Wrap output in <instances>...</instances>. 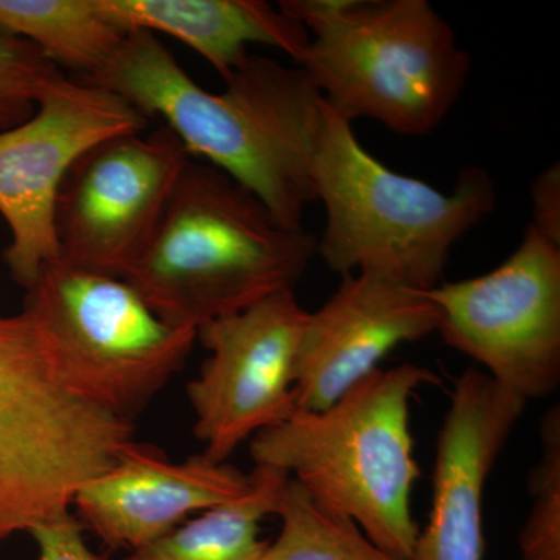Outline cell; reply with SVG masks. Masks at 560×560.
<instances>
[{"label": "cell", "instance_id": "obj_1", "mask_svg": "<svg viewBox=\"0 0 560 560\" xmlns=\"http://www.w3.org/2000/svg\"><path fill=\"white\" fill-rule=\"evenodd\" d=\"M224 81L221 94L202 90L154 33L130 31L86 83L120 95L145 119L162 117L190 156L205 158L301 230L316 201L307 101L275 61L257 55Z\"/></svg>", "mask_w": 560, "mask_h": 560}, {"label": "cell", "instance_id": "obj_2", "mask_svg": "<svg viewBox=\"0 0 560 560\" xmlns=\"http://www.w3.org/2000/svg\"><path fill=\"white\" fill-rule=\"evenodd\" d=\"M313 256L304 228L285 226L226 173L190 160L124 279L162 319L198 331L294 290Z\"/></svg>", "mask_w": 560, "mask_h": 560}, {"label": "cell", "instance_id": "obj_3", "mask_svg": "<svg viewBox=\"0 0 560 560\" xmlns=\"http://www.w3.org/2000/svg\"><path fill=\"white\" fill-rule=\"evenodd\" d=\"M441 385L429 368L377 370L323 411L300 410L250 440L254 466L289 474L319 506L355 523L378 548L411 560L419 526L411 493L420 469L412 397Z\"/></svg>", "mask_w": 560, "mask_h": 560}, {"label": "cell", "instance_id": "obj_4", "mask_svg": "<svg viewBox=\"0 0 560 560\" xmlns=\"http://www.w3.org/2000/svg\"><path fill=\"white\" fill-rule=\"evenodd\" d=\"M312 178L326 210L316 254L327 268L375 272L420 291L440 285L455 243L495 208L488 172L464 168L448 194L400 175L368 153L326 101Z\"/></svg>", "mask_w": 560, "mask_h": 560}, {"label": "cell", "instance_id": "obj_5", "mask_svg": "<svg viewBox=\"0 0 560 560\" xmlns=\"http://www.w3.org/2000/svg\"><path fill=\"white\" fill-rule=\"evenodd\" d=\"M279 9L311 36L300 68L350 124L429 135L469 79V54L427 0H282Z\"/></svg>", "mask_w": 560, "mask_h": 560}, {"label": "cell", "instance_id": "obj_6", "mask_svg": "<svg viewBox=\"0 0 560 560\" xmlns=\"http://www.w3.org/2000/svg\"><path fill=\"white\" fill-rule=\"evenodd\" d=\"M132 431L62 382L27 313L0 315V541L70 511Z\"/></svg>", "mask_w": 560, "mask_h": 560}, {"label": "cell", "instance_id": "obj_7", "mask_svg": "<svg viewBox=\"0 0 560 560\" xmlns=\"http://www.w3.org/2000/svg\"><path fill=\"white\" fill-rule=\"evenodd\" d=\"M55 371L84 399L132 422L184 366L197 331L161 318L131 283L61 259L25 289Z\"/></svg>", "mask_w": 560, "mask_h": 560}, {"label": "cell", "instance_id": "obj_8", "mask_svg": "<svg viewBox=\"0 0 560 560\" xmlns=\"http://www.w3.org/2000/svg\"><path fill=\"white\" fill-rule=\"evenodd\" d=\"M441 337L526 401L560 385V245L528 228L500 267L427 291Z\"/></svg>", "mask_w": 560, "mask_h": 560}, {"label": "cell", "instance_id": "obj_9", "mask_svg": "<svg viewBox=\"0 0 560 560\" xmlns=\"http://www.w3.org/2000/svg\"><path fill=\"white\" fill-rule=\"evenodd\" d=\"M147 119L120 95L62 77L22 124L0 131V215L11 241L3 253L21 287L60 259L55 205L66 173L103 140L135 135Z\"/></svg>", "mask_w": 560, "mask_h": 560}, {"label": "cell", "instance_id": "obj_10", "mask_svg": "<svg viewBox=\"0 0 560 560\" xmlns=\"http://www.w3.org/2000/svg\"><path fill=\"white\" fill-rule=\"evenodd\" d=\"M190 154L168 128L84 151L55 205L60 259L124 279L149 245Z\"/></svg>", "mask_w": 560, "mask_h": 560}, {"label": "cell", "instance_id": "obj_11", "mask_svg": "<svg viewBox=\"0 0 560 560\" xmlns=\"http://www.w3.org/2000/svg\"><path fill=\"white\" fill-rule=\"evenodd\" d=\"M307 316L290 290L198 329L210 355L187 397L206 458L226 463L243 442L296 411L294 364Z\"/></svg>", "mask_w": 560, "mask_h": 560}, {"label": "cell", "instance_id": "obj_12", "mask_svg": "<svg viewBox=\"0 0 560 560\" xmlns=\"http://www.w3.org/2000/svg\"><path fill=\"white\" fill-rule=\"evenodd\" d=\"M440 329V311L427 291L361 271L318 312H308L294 364L300 410L323 411L381 370V361L405 342Z\"/></svg>", "mask_w": 560, "mask_h": 560}, {"label": "cell", "instance_id": "obj_13", "mask_svg": "<svg viewBox=\"0 0 560 560\" xmlns=\"http://www.w3.org/2000/svg\"><path fill=\"white\" fill-rule=\"evenodd\" d=\"M526 401L470 368L455 382L438 434L433 499L411 560H482V499Z\"/></svg>", "mask_w": 560, "mask_h": 560}, {"label": "cell", "instance_id": "obj_14", "mask_svg": "<svg viewBox=\"0 0 560 560\" xmlns=\"http://www.w3.org/2000/svg\"><path fill=\"white\" fill-rule=\"evenodd\" d=\"M249 474L205 455L171 463L131 442L113 466L73 497L80 522L108 547L139 550L167 536L195 512L241 499Z\"/></svg>", "mask_w": 560, "mask_h": 560}, {"label": "cell", "instance_id": "obj_15", "mask_svg": "<svg viewBox=\"0 0 560 560\" xmlns=\"http://www.w3.org/2000/svg\"><path fill=\"white\" fill-rule=\"evenodd\" d=\"M125 31L165 33L191 47L224 80L248 60L250 44L275 47L300 65L308 32L260 0H98Z\"/></svg>", "mask_w": 560, "mask_h": 560}, {"label": "cell", "instance_id": "obj_16", "mask_svg": "<svg viewBox=\"0 0 560 560\" xmlns=\"http://www.w3.org/2000/svg\"><path fill=\"white\" fill-rule=\"evenodd\" d=\"M248 492L241 499L201 512L178 528L124 560H261L270 541L261 522L276 515L289 474L254 466Z\"/></svg>", "mask_w": 560, "mask_h": 560}, {"label": "cell", "instance_id": "obj_17", "mask_svg": "<svg viewBox=\"0 0 560 560\" xmlns=\"http://www.w3.org/2000/svg\"><path fill=\"white\" fill-rule=\"evenodd\" d=\"M0 33L28 40L84 80L108 65L128 35L98 0H0Z\"/></svg>", "mask_w": 560, "mask_h": 560}, {"label": "cell", "instance_id": "obj_18", "mask_svg": "<svg viewBox=\"0 0 560 560\" xmlns=\"http://www.w3.org/2000/svg\"><path fill=\"white\" fill-rule=\"evenodd\" d=\"M276 515L280 533L261 560H405L372 544L349 518L319 506L291 478Z\"/></svg>", "mask_w": 560, "mask_h": 560}, {"label": "cell", "instance_id": "obj_19", "mask_svg": "<svg viewBox=\"0 0 560 560\" xmlns=\"http://www.w3.org/2000/svg\"><path fill=\"white\" fill-rule=\"evenodd\" d=\"M539 463L529 474L533 504L518 545V560H560V408L547 411L540 425Z\"/></svg>", "mask_w": 560, "mask_h": 560}, {"label": "cell", "instance_id": "obj_20", "mask_svg": "<svg viewBox=\"0 0 560 560\" xmlns=\"http://www.w3.org/2000/svg\"><path fill=\"white\" fill-rule=\"evenodd\" d=\"M62 77L38 47L0 33V131L32 117L40 98Z\"/></svg>", "mask_w": 560, "mask_h": 560}, {"label": "cell", "instance_id": "obj_21", "mask_svg": "<svg viewBox=\"0 0 560 560\" xmlns=\"http://www.w3.org/2000/svg\"><path fill=\"white\" fill-rule=\"evenodd\" d=\"M83 530V523L70 511L39 523L31 530L38 545L36 560H103L88 547Z\"/></svg>", "mask_w": 560, "mask_h": 560}, {"label": "cell", "instance_id": "obj_22", "mask_svg": "<svg viewBox=\"0 0 560 560\" xmlns=\"http://www.w3.org/2000/svg\"><path fill=\"white\" fill-rule=\"evenodd\" d=\"M533 221L529 226L560 245V168L558 162L540 173L530 186Z\"/></svg>", "mask_w": 560, "mask_h": 560}]
</instances>
